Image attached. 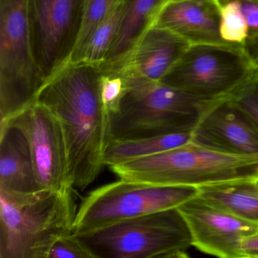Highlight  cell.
Instances as JSON below:
<instances>
[{
    "instance_id": "cell-10",
    "label": "cell",
    "mask_w": 258,
    "mask_h": 258,
    "mask_svg": "<svg viewBox=\"0 0 258 258\" xmlns=\"http://www.w3.org/2000/svg\"><path fill=\"white\" fill-rule=\"evenodd\" d=\"M0 123L13 125L25 134L40 188L62 190L74 187L64 131L49 108L36 102Z\"/></svg>"
},
{
    "instance_id": "cell-19",
    "label": "cell",
    "mask_w": 258,
    "mask_h": 258,
    "mask_svg": "<svg viewBox=\"0 0 258 258\" xmlns=\"http://www.w3.org/2000/svg\"><path fill=\"white\" fill-rule=\"evenodd\" d=\"M123 11L121 0L114 11L96 28L84 46L76 62L102 64L115 40Z\"/></svg>"
},
{
    "instance_id": "cell-7",
    "label": "cell",
    "mask_w": 258,
    "mask_h": 258,
    "mask_svg": "<svg viewBox=\"0 0 258 258\" xmlns=\"http://www.w3.org/2000/svg\"><path fill=\"white\" fill-rule=\"evenodd\" d=\"M257 66L243 45H191L161 81L202 100H226Z\"/></svg>"
},
{
    "instance_id": "cell-15",
    "label": "cell",
    "mask_w": 258,
    "mask_h": 258,
    "mask_svg": "<svg viewBox=\"0 0 258 258\" xmlns=\"http://www.w3.org/2000/svg\"><path fill=\"white\" fill-rule=\"evenodd\" d=\"M40 188L25 134L10 123H0V189L31 192Z\"/></svg>"
},
{
    "instance_id": "cell-14",
    "label": "cell",
    "mask_w": 258,
    "mask_h": 258,
    "mask_svg": "<svg viewBox=\"0 0 258 258\" xmlns=\"http://www.w3.org/2000/svg\"><path fill=\"white\" fill-rule=\"evenodd\" d=\"M190 46L177 34L153 25L121 63L111 68L102 66L126 75L161 81Z\"/></svg>"
},
{
    "instance_id": "cell-11",
    "label": "cell",
    "mask_w": 258,
    "mask_h": 258,
    "mask_svg": "<svg viewBox=\"0 0 258 258\" xmlns=\"http://www.w3.org/2000/svg\"><path fill=\"white\" fill-rule=\"evenodd\" d=\"M177 209L189 230L193 247L220 258H243L241 240L258 232V223L232 215L196 196Z\"/></svg>"
},
{
    "instance_id": "cell-8",
    "label": "cell",
    "mask_w": 258,
    "mask_h": 258,
    "mask_svg": "<svg viewBox=\"0 0 258 258\" xmlns=\"http://www.w3.org/2000/svg\"><path fill=\"white\" fill-rule=\"evenodd\" d=\"M197 194L195 187L164 186L120 179L84 198L74 233H88L122 220L176 208Z\"/></svg>"
},
{
    "instance_id": "cell-18",
    "label": "cell",
    "mask_w": 258,
    "mask_h": 258,
    "mask_svg": "<svg viewBox=\"0 0 258 258\" xmlns=\"http://www.w3.org/2000/svg\"><path fill=\"white\" fill-rule=\"evenodd\" d=\"M191 140V132L174 133L135 140L110 142L103 161L108 167L133 160L161 153Z\"/></svg>"
},
{
    "instance_id": "cell-13",
    "label": "cell",
    "mask_w": 258,
    "mask_h": 258,
    "mask_svg": "<svg viewBox=\"0 0 258 258\" xmlns=\"http://www.w3.org/2000/svg\"><path fill=\"white\" fill-rule=\"evenodd\" d=\"M154 25L172 31L190 45L231 44L220 36L219 0L168 1Z\"/></svg>"
},
{
    "instance_id": "cell-9",
    "label": "cell",
    "mask_w": 258,
    "mask_h": 258,
    "mask_svg": "<svg viewBox=\"0 0 258 258\" xmlns=\"http://www.w3.org/2000/svg\"><path fill=\"white\" fill-rule=\"evenodd\" d=\"M86 4L87 0H28L31 52L45 84L71 62Z\"/></svg>"
},
{
    "instance_id": "cell-25",
    "label": "cell",
    "mask_w": 258,
    "mask_h": 258,
    "mask_svg": "<svg viewBox=\"0 0 258 258\" xmlns=\"http://www.w3.org/2000/svg\"><path fill=\"white\" fill-rule=\"evenodd\" d=\"M47 258H93L77 234H67L55 241Z\"/></svg>"
},
{
    "instance_id": "cell-12",
    "label": "cell",
    "mask_w": 258,
    "mask_h": 258,
    "mask_svg": "<svg viewBox=\"0 0 258 258\" xmlns=\"http://www.w3.org/2000/svg\"><path fill=\"white\" fill-rule=\"evenodd\" d=\"M191 141L225 153L258 155V128L229 99L204 114L191 132Z\"/></svg>"
},
{
    "instance_id": "cell-6",
    "label": "cell",
    "mask_w": 258,
    "mask_h": 258,
    "mask_svg": "<svg viewBox=\"0 0 258 258\" xmlns=\"http://www.w3.org/2000/svg\"><path fill=\"white\" fill-rule=\"evenodd\" d=\"M28 0H0V123L37 102L45 83L31 52Z\"/></svg>"
},
{
    "instance_id": "cell-26",
    "label": "cell",
    "mask_w": 258,
    "mask_h": 258,
    "mask_svg": "<svg viewBox=\"0 0 258 258\" xmlns=\"http://www.w3.org/2000/svg\"><path fill=\"white\" fill-rule=\"evenodd\" d=\"M241 250L243 258H258V232L241 240Z\"/></svg>"
},
{
    "instance_id": "cell-23",
    "label": "cell",
    "mask_w": 258,
    "mask_h": 258,
    "mask_svg": "<svg viewBox=\"0 0 258 258\" xmlns=\"http://www.w3.org/2000/svg\"><path fill=\"white\" fill-rule=\"evenodd\" d=\"M102 67L103 73L101 81V94L104 105L111 116L117 111L124 94L126 79L119 71L105 69L102 66Z\"/></svg>"
},
{
    "instance_id": "cell-3",
    "label": "cell",
    "mask_w": 258,
    "mask_h": 258,
    "mask_svg": "<svg viewBox=\"0 0 258 258\" xmlns=\"http://www.w3.org/2000/svg\"><path fill=\"white\" fill-rule=\"evenodd\" d=\"M122 74L126 90L117 111L110 116L111 142L192 132L204 114L220 102L202 100L161 81Z\"/></svg>"
},
{
    "instance_id": "cell-4",
    "label": "cell",
    "mask_w": 258,
    "mask_h": 258,
    "mask_svg": "<svg viewBox=\"0 0 258 258\" xmlns=\"http://www.w3.org/2000/svg\"><path fill=\"white\" fill-rule=\"evenodd\" d=\"M109 168L119 179L131 182L199 188L214 182L258 177V155L225 153L190 141Z\"/></svg>"
},
{
    "instance_id": "cell-17",
    "label": "cell",
    "mask_w": 258,
    "mask_h": 258,
    "mask_svg": "<svg viewBox=\"0 0 258 258\" xmlns=\"http://www.w3.org/2000/svg\"><path fill=\"white\" fill-rule=\"evenodd\" d=\"M256 178L214 182L197 188V197L232 215L258 223Z\"/></svg>"
},
{
    "instance_id": "cell-29",
    "label": "cell",
    "mask_w": 258,
    "mask_h": 258,
    "mask_svg": "<svg viewBox=\"0 0 258 258\" xmlns=\"http://www.w3.org/2000/svg\"><path fill=\"white\" fill-rule=\"evenodd\" d=\"M169 1H174V0H169Z\"/></svg>"
},
{
    "instance_id": "cell-28",
    "label": "cell",
    "mask_w": 258,
    "mask_h": 258,
    "mask_svg": "<svg viewBox=\"0 0 258 258\" xmlns=\"http://www.w3.org/2000/svg\"><path fill=\"white\" fill-rule=\"evenodd\" d=\"M254 1H256V3H258V0H254Z\"/></svg>"
},
{
    "instance_id": "cell-24",
    "label": "cell",
    "mask_w": 258,
    "mask_h": 258,
    "mask_svg": "<svg viewBox=\"0 0 258 258\" xmlns=\"http://www.w3.org/2000/svg\"><path fill=\"white\" fill-rule=\"evenodd\" d=\"M247 25L244 49L258 64V3L254 0H237Z\"/></svg>"
},
{
    "instance_id": "cell-27",
    "label": "cell",
    "mask_w": 258,
    "mask_h": 258,
    "mask_svg": "<svg viewBox=\"0 0 258 258\" xmlns=\"http://www.w3.org/2000/svg\"><path fill=\"white\" fill-rule=\"evenodd\" d=\"M256 184H257V186H258V177L256 178Z\"/></svg>"
},
{
    "instance_id": "cell-16",
    "label": "cell",
    "mask_w": 258,
    "mask_h": 258,
    "mask_svg": "<svg viewBox=\"0 0 258 258\" xmlns=\"http://www.w3.org/2000/svg\"><path fill=\"white\" fill-rule=\"evenodd\" d=\"M169 0H123V11L115 40L105 62L106 68L121 63L146 31L155 25Z\"/></svg>"
},
{
    "instance_id": "cell-1",
    "label": "cell",
    "mask_w": 258,
    "mask_h": 258,
    "mask_svg": "<svg viewBox=\"0 0 258 258\" xmlns=\"http://www.w3.org/2000/svg\"><path fill=\"white\" fill-rule=\"evenodd\" d=\"M102 73L101 64L69 63L44 84L37 99L61 122L72 182L81 190L105 167L104 153L111 142L110 114L101 94Z\"/></svg>"
},
{
    "instance_id": "cell-2",
    "label": "cell",
    "mask_w": 258,
    "mask_h": 258,
    "mask_svg": "<svg viewBox=\"0 0 258 258\" xmlns=\"http://www.w3.org/2000/svg\"><path fill=\"white\" fill-rule=\"evenodd\" d=\"M74 188L0 189V258H47L56 240L74 232Z\"/></svg>"
},
{
    "instance_id": "cell-5",
    "label": "cell",
    "mask_w": 258,
    "mask_h": 258,
    "mask_svg": "<svg viewBox=\"0 0 258 258\" xmlns=\"http://www.w3.org/2000/svg\"><path fill=\"white\" fill-rule=\"evenodd\" d=\"M93 258L188 257L191 238L176 208L122 220L78 235Z\"/></svg>"
},
{
    "instance_id": "cell-20",
    "label": "cell",
    "mask_w": 258,
    "mask_h": 258,
    "mask_svg": "<svg viewBox=\"0 0 258 258\" xmlns=\"http://www.w3.org/2000/svg\"><path fill=\"white\" fill-rule=\"evenodd\" d=\"M220 3V32L222 39L231 44L244 45L247 25L237 0H219Z\"/></svg>"
},
{
    "instance_id": "cell-21",
    "label": "cell",
    "mask_w": 258,
    "mask_h": 258,
    "mask_svg": "<svg viewBox=\"0 0 258 258\" xmlns=\"http://www.w3.org/2000/svg\"><path fill=\"white\" fill-rule=\"evenodd\" d=\"M121 0H87L82 30L71 62H76L96 28L111 15Z\"/></svg>"
},
{
    "instance_id": "cell-22",
    "label": "cell",
    "mask_w": 258,
    "mask_h": 258,
    "mask_svg": "<svg viewBox=\"0 0 258 258\" xmlns=\"http://www.w3.org/2000/svg\"><path fill=\"white\" fill-rule=\"evenodd\" d=\"M228 99L258 128V66L247 81Z\"/></svg>"
}]
</instances>
